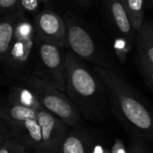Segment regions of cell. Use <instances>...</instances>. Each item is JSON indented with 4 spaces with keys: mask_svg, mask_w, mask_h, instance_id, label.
<instances>
[{
    "mask_svg": "<svg viewBox=\"0 0 153 153\" xmlns=\"http://www.w3.org/2000/svg\"><path fill=\"white\" fill-rule=\"evenodd\" d=\"M113 113L134 135L146 142L153 137L152 116L137 91L118 74L103 67L94 66Z\"/></svg>",
    "mask_w": 153,
    "mask_h": 153,
    "instance_id": "obj_1",
    "label": "cell"
},
{
    "mask_svg": "<svg viewBox=\"0 0 153 153\" xmlns=\"http://www.w3.org/2000/svg\"><path fill=\"white\" fill-rule=\"evenodd\" d=\"M66 83L65 93L81 116L89 120L102 119L108 99L104 88L93 70L70 50L65 52Z\"/></svg>",
    "mask_w": 153,
    "mask_h": 153,
    "instance_id": "obj_2",
    "label": "cell"
},
{
    "mask_svg": "<svg viewBox=\"0 0 153 153\" xmlns=\"http://www.w3.org/2000/svg\"><path fill=\"white\" fill-rule=\"evenodd\" d=\"M62 17L66 28V48L83 61L118 74V63L111 48L106 46L96 30L74 13Z\"/></svg>",
    "mask_w": 153,
    "mask_h": 153,
    "instance_id": "obj_3",
    "label": "cell"
},
{
    "mask_svg": "<svg viewBox=\"0 0 153 153\" xmlns=\"http://www.w3.org/2000/svg\"><path fill=\"white\" fill-rule=\"evenodd\" d=\"M13 79L29 88L40 106L65 125L71 127H76L80 125L82 116L65 92L60 91L31 73L22 74Z\"/></svg>",
    "mask_w": 153,
    "mask_h": 153,
    "instance_id": "obj_4",
    "label": "cell"
},
{
    "mask_svg": "<svg viewBox=\"0 0 153 153\" xmlns=\"http://www.w3.org/2000/svg\"><path fill=\"white\" fill-rule=\"evenodd\" d=\"M64 48L35 38L30 73L62 92L65 91L66 65Z\"/></svg>",
    "mask_w": 153,
    "mask_h": 153,
    "instance_id": "obj_5",
    "label": "cell"
},
{
    "mask_svg": "<svg viewBox=\"0 0 153 153\" xmlns=\"http://www.w3.org/2000/svg\"><path fill=\"white\" fill-rule=\"evenodd\" d=\"M35 43V32L30 22L21 12L16 22L13 39L6 57L1 66L13 78L30 73L32 53Z\"/></svg>",
    "mask_w": 153,
    "mask_h": 153,
    "instance_id": "obj_6",
    "label": "cell"
},
{
    "mask_svg": "<svg viewBox=\"0 0 153 153\" xmlns=\"http://www.w3.org/2000/svg\"><path fill=\"white\" fill-rule=\"evenodd\" d=\"M35 38L61 48H66V28L62 15L46 8L32 16Z\"/></svg>",
    "mask_w": 153,
    "mask_h": 153,
    "instance_id": "obj_7",
    "label": "cell"
},
{
    "mask_svg": "<svg viewBox=\"0 0 153 153\" xmlns=\"http://www.w3.org/2000/svg\"><path fill=\"white\" fill-rule=\"evenodd\" d=\"M136 59L140 74L148 87L153 91V26L152 22H143L136 30Z\"/></svg>",
    "mask_w": 153,
    "mask_h": 153,
    "instance_id": "obj_8",
    "label": "cell"
},
{
    "mask_svg": "<svg viewBox=\"0 0 153 153\" xmlns=\"http://www.w3.org/2000/svg\"><path fill=\"white\" fill-rule=\"evenodd\" d=\"M41 133V143L33 153H56L67 134V126L42 107L37 111Z\"/></svg>",
    "mask_w": 153,
    "mask_h": 153,
    "instance_id": "obj_9",
    "label": "cell"
},
{
    "mask_svg": "<svg viewBox=\"0 0 153 153\" xmlns=\"http://www.w3.org/2000/svg\"><path fill=\"white\" fill-rule=\"evenodd\" d=\"M105 17L117 39L125 47L134 43L136 31L134 30L120 0H100Z\"/></svg>",
    "mask_w": 153,
    "mask_h": 153,
    "instance_id": "obj_10",
    "label": "cell"
},
{
    "mask_svg": "<svg viewBox=\"0 0 153 153\" xmlns=\"http://www.w3.org/2000/svg\"><path fill=\"white\" fill-rule=\"evenodd\" d=\"M3 123L2 127L7 136L32 152L39 148L41 143V133L37 118Z\"/></svg>",
    "mask_w": 153,
    "mask_h": 153,
    "instance_id": "obj_11",
    "label": "cell"
},
{
    "mask_svg": "<svg viewBox=\"0 0 153 153\" xmlns=\"http://www.w3.org/2000/svg\"><path fill=\"white\" fill-rule=\"evenodd\" d=\"M56 153H94L93 140L76 126L74 131L67 133Z\"/></svg>",
    "mask_w": 153,
    "mask_h": 153,
    "instance_id": "obj_12",
    "label": "cell"
},
{
    "mask_svg": "<svg viewBox=\"0 0 153 153\" xmlns=\"http://www.w3.org/2000/svg\"><path fill=\"white\" fill-rule=\"evenodd\" d=\"M22 11H16L0 16V65L4 63L12 40L17 19Z\"/></svg>",
    "mask_w": 153,
    "mask_h": 153,
    "instance_id": "obj_13",
    "label": "cell"
},
{
    "mask_svg": "<svg viewBox=\"0 0 153 153\" xmlns=\"http://www.w3.org/2000/svg\"><path fill=\"white\" fill-rule=\"evenodd\" d=\"M37 118V112L12 103L7 98L0 97V120L3 122L22 121Z\"/></svg>",
    "mask_w": 153,
    "mask_h": 153,
    "instance_id": "obj_14",
    "label": "cell"
},
{
    "mask_svg": "<svg viewBox=\"0 0 153 153\" xmlns=\"http://www.w3.org/2000/svg\"><path fill=\"white\" fill-rule=\"evenodd\" d=\"M6 98L15 105L32 109L36 112L41 108L34 94L30 91L29 88L22 83L12 86Z\"/></svg>",
    "mask_w": 153,
    "mask_h": 153,
    "instance_id": "obj_15",
    "label": "cell"
},
{
    "mask_svg": "<svg viewBox=\"0 0 153 153\" xmlns=\"http://www.w3.org/2000/svg\"><path fill=\"white\" fill-rule=\"evenodd\" d=\"M134 30L136 31L144 22L143 0H120Z\"/></svg>",
    "mask_w": 153,
    "mask_h": 153,
    "instance_id": "obj_16",
    "label": "cell"
},
{
    "mask_svg": "<svg viewBox=\"0 0 153 153\" xmlns=\"http://www.w3.org/2000/svg\"><path fill=\"white\" fill-rule=\"evenodd\" d=\"M26 150L25 147L6 135L0 142V153H22Z\"/></svg>",
    "mask_w": 153,
    "mask_h": 153,
    "instance_id": "obj_17",
    "label": "cell"
},
{
    "mask_svg": "<svg viewBox=\"0 0 153 153\" xmlns=\"http://www.w3.org/2000/svg\"><path fill=\"white\" fill-rule=\"evenodd\" d=\"M41 0H18V10L32 16L39 11Z\"/></svg>",
    "mask_w": 153,
    "mask_h": 153,
    "instance_id": "obj_18",
    "label": "cell"
},
{
    "mask_svg": "<svg viewBox=\"0 0 153 153\" xmlns=\"http://www.w3.org/2000/svg\"><path fill=\"white\" fill-rule=\"evenodd\" d=\"M18 10V0H0V16Z\"/></svg>",
    "mask_w": 153,
    "mask_h": 153,
    "instance_id": "obj_19",
    "label": "cell"
},
{
    "mask_svg": "<svg viewBox=\"0 0 153 153\" xmlns=\"http://www.w3.org/2000/svg\"><path fill=\"white\" fill-rule=\"evenodd\" d=\"M128 153H149L143 144V141L135 137V141L131 144Z\"/></svg>",
    "mask_w": 153,
    "mask_h": 153,
    "instance_id": "obj_20",
    "label": "cell"
},
{
    "mask_svg": "<svg viewBox=\"0 0 153 153\" xmlns=\"http://www.w3.org/2000/svg\"><path fill=\"white\" fill-rule=\"evenodd\" d=\"M65 4H66L68 6L76 7L79 9L87 8L91 5V2L93 0H62Z\"/></svg>",
    "mask_w": 153,
    "mask_h": 153,
    "instance_id": "obj_21",
    "label": "cell"
},
{
    "mask_svg": "<svg viewBox=\"0 0 153 153\" xmlns=\"http://www.w3.org/2000/svg\"><path fill=\"white\" fill-rule=\"evenodd\" d=\"M123 146H119V143H117V144H116L114 147H113V150H112V153H128V152L126 151V149L122 148Z\"/></svg>",
    "mask_w": 153,
    "mask_h": 153,
    "instance_id": "obj_22",
    "label": "cell"
},
{
    "mask_svg": "<svg viewBox=\"0 0 153 153\" xmlns=\"http://www.w3.org/2000/svg\"><path fill=\"white\" fill-rule=\"evenodd\" d=\"M5 136V132L4 130L3 129L2 126H0V142L2 141V139Z\"/></svg>",
    "mask_w": 153,
    "mask_h": 153,
    "instance_id": "obj_23",
    "label": "cell"
},
{
    "mask_svg": "<svg viewBox=\"0 0 153 153\" xmlns=\"http://www.w3.org/2000/svg\"><path fill=\"white\" fill-rule=\"evenodd\" d=\"M22 153H33V152H32V151H30V150H26L24 152H22Z\"/></svg>",
    "mask_w": 153,
    "mask_h": 153,
    "instance_id": "obj_24",
    "label": "cell"
}]
</instances>
